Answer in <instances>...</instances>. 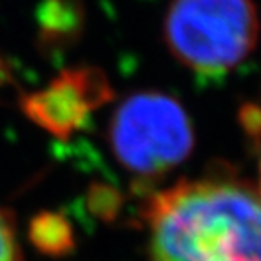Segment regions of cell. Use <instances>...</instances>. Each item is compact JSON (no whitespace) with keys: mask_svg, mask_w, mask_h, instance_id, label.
Returning a JSON list of instances; mask_svg holds the SVG:
<instances>
[{"mask_svg":"<svg viewBox=\"0 0 261 261\" xmlns=\"http://www.w3.org/2000/svg\"><path fill=\"white\" fill-rule=\"evenodd\" d=\"M143 221L149 261H261V196L230 171L154 192Z\"/></svg>","mask_w":261,"mask_h":261,"instance_id":"6da1fadb","label":"cell"},{"mask_svg":"<svg viewBox=\"0 0 261 261\" xmlns=\"http://www.w3.org/2000/svg\"><path fill=\"white\" fill-rule=\"evenodd\" d=\"M259 29L252 0H172L163 18V40L191 73L220 80L250 57Z\"/></svg>","mask_w":261,"mask_h":261,"instance_id":"7a4b0ae2","label":"cell"},{"mask_svg":"<svg viewBox=\"0 0 261 261\" xmlns=\"http://www.w3.org/2000/svg\"><path fill=\"white\" fill-rule=\"evenodd\" d=\"M107 136L120 165L142 181L171 172L194 147V129L185 107L158 91L127 96L114 111Z\"/></svg>","mask_w":261,"mask_h":261,"instance_id":"3957f363","label":"cell"},{"mask_svg":"<svg viewBox=\"0 0 261 261\" xmlns=\"http://www.w3.org/2000/svg\"><path fill=\"white\" fill-rule=\"evenodd\" d=\"M106 73L94 67L62 71L40 91L22 96L24 114L58 140H67L86 125L89 116L113 100Z\"/></svg>","mask_w":261,"mask_h":261,"instance_id":"277c9868","label":"cell"},{"mask_svg":"<svg viewBox=\"0 0 261 261\" xmlns=\"http://www.w3.org/2000/svg\"><path fill=\"white\" fill-rule=\"evenodd\" d=\"M38 42L44 49L73 44L84 28L82 0H42L38 8Z\"/></svg>","mask_w":261,"mask_h":261,"instance_id":"5b68a950","label":"cell"},{"mask_svg":"<svg viewBox=\"0 0 261 261\" xmlns=\"http://www.w3.org/2000/svg\"><path fill=\"white\" fill-rule=\"evenodd\" d=\"M29 240L47 256H65L74 247L73 227L64 216L55 212H42L29 225Z\"/></svg>","mask_w":261,"mask_h":261,"instance_id":"8992f818","label":"cell"},{"mask_svg":"<svg viewBox=\"0 0 261 261\" xmlns=\"http://www.w3.org/2000/svg\"><path fill=\"white\" fill-rule=\"evenodd\" d=\"M0 261H22V250L16 240L11 212L0 207Z\"/></svg>","mask_w":261,"mask_h":261,"instance_id":"52a82bcc","label":"cell"},{"mask_svg":"<svg viewBox=\"0 0 261 261\" xmlns=\"http://www.w3.org/2000/svg\"><path fill=\"white\" fill-rule=\"evenodd\" d=\"M8 76V73L4 71V67H2V62H0V84H2V80Z\"/></svg>","mask_w":261,"mask_h":261,"instance_id":"ba28073f","label":"cell"},{"mask_svg":"<svg viewBox=\"0 0 261 261\" xmlns=\"http://www.w3.org/2000/svg\"><path fill=\"white\" fill-rule=\"evenodd\" d=\"M257 192L261 196V160H259V187H257Z\"/></svg>","mask_w":261,"mask_h":261,"instance_id":"9c48e42d","label":"cell"}]
</instances>
